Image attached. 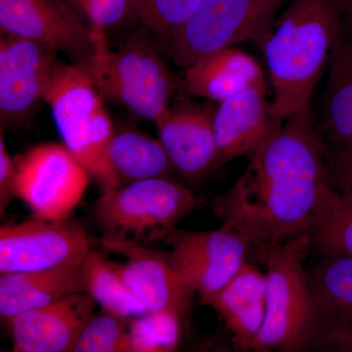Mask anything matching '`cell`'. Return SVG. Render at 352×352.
<instances>
[{"instance_id": "cell-16", "label": "cell", "mask_w": 352, "mask_h": 352, "mask_svg": "<svg viewBox=\"0 0 352 352\" xmlns=\"http://www.w3.org/2000/svg\"><path fill=\"white\" fill-rule=\"evenodd\" d=\"M266 85H254L220 102L215 109V160L212 171L252 155L283 122L273 119Z\"/></svg>"}, {"instance_id": "cell-4", "label": "cell", "mask_w": 352, "mask_h": 352, "mask_svg": "<svg viewBox=\"0 0 352 352\" xmlns=\"http://www.w3.org/2000/svg\"><path fill=\"white\" fill-rule=\"evenodd\" d=\"M101 31L92 30L96 48L94 56L78 65L87 72L101 96L155 122L170 107L175 87L170 69L144 36H133L111 52Z\"/></svg>"}, {"instance_id": "cell-9", "label": "cell", "mask_w": 352, "mask_h": 352, "mask_svg": "<svg viewBox=\"0 0 352 352\" xmlns=\"http://www.w3.org/2000/svg\"><path fill=\"white\" fill-rule=\"evenodd\" d=\"M92 242L85 227L68 220L34 219L0 228V273L29 272L82 264Z\"/></svg>"}, {"instance_id": "cell-11", "label": "cell", "mask_w": 352, "mask_h": 352, "mask_svg": "<svg viewBox=\"0 0 352 352\" xmlns=\"http://www.w3.org/2000/svg\"><path fill=\"white\" fill-rule=\"evenodd\" d=\"M50 46L1 34L0 113L2 122H21L44 100L61 61Z\"/></svg>"}, {"instance_id": "cell-8", "label": "cell", "mask_w": 352, "mask_h": 352, "mask_svg": "<svg viewBox=\"0 0 352 352\" xmlns=\"http://www.w3.org/2000/svg\"><path fill=\"white\" fill-rule=\"evenodd\" d=\"M14 164L16 198L39 219H68L87 191L89 173L65 144L34 146Z\"/></svg>"}, {"instance_id": "cell-22", "label": "cell", "mask_w": 352, "mask_h": 352, "mask_svg": "<svg viewBox=\"0 0 352 352\" xmlns=\"http://www.w3.org/2000/svg\"><path fill=\"white\" fill-rule=\"evenodd\" d=\"M107 155L122 183L168 177L175 170L161 141L135 131L115 132Z\"/></svg>"}, {"instance_id": "cell-17", "label": "cell", "mask_w": 352, "mask_h": 352, "mask_svg": "<svg viewBox=\"0 0 352 352\" xmlns=\"http://www.w3.org/2000/svg\"><path fill=\"white\" fill-rule=\"evenodd\" d=\"M212 107L184 103L166 109L155 124L175 170L190 183H200L212 171L215 153Z\"/></svg>"}, {"instance_id": "cell-24", "label": "cell", "mask_w": 352, "mask_h": 352, "mask_svg": "<svg viewBox=\"0 0 352 352\" xmlns=\"http://www.w3.org/2000/svg\"><path fill=\"white\" fill-rule=\"evenodd\" d=\"M308 235L321 256H352V193L340 194Z\"/></svg>"}, {"instance_id": "cell-33", "label": "cell", "mask_w": 352, "mask_h": 352, "mask_svg": "<svg viewBox=\"0 0 352 352\" xmlns=\"http://www.w3.org/2000/svg\"><path fill=\"white\" fill-rule=\"evenodd\" d=\"M88 1H89V0H78V4L82 6V9L87 6Z\"/></svg>"}, {"instance_id": "cell-14", "label": "cell", "mask_w": 352, "mask_h": 352, "mask_svg": "<svg viewBox=\"0 0 352 352\" xmlns=\"http://www.w3.org/2000/svg\"><path fill=\"white\" fill-rule=\"evenodd\" d=\"M307 271L310 324L307 349H332L352 335V256L331 254Z\"/></svg>"}, {"instance_id": "cell-2", "label": "cell", "mask_w": 352, "mask_h": 352, "mask_svg": "<svg viewBox=\"0 0 352 352\" xmlns=\"http://www.w3.org/2000/svg\"><path fill=\"white\" fill-rule=\"evenodd\" d=\"M340 0H294L273 25L263 46L277 122L310 113V100L324 66L344 34Z\"/></svg>"}, {"instance_id": "cell-21", "label": "cell", "mask_w": 352, "mask_h": 352, "mask_svg": "<svg viewBox=\"0 0 352 352\" xmlns=\"http://www.w3.org/2000/svg\"><path fill=\"white\" fill-rule=\"evenodd\" d=\"M319 135L326 146L352 138V34H342L330 59Z\"/></svg>"}, {"instance_id": "cell-34", "label": "cell", "mask_w": 352, "mask_h": 352, "mask_svg": "<svg viewBox=\"0 0 352 352\" xmlns=\"http://www.w3.org/2000/svg\"><path fill=\"white\" fill-rule=\"evenodd\" d=\"M340 4H342V6H346V4L349 3V2H351L352 0H340Z\"/></svg>"}, {"instance_id": "cell-13", "label": "cell", "mask_w": 352, "mask_h": 352, "mask_svg": "<svg viewBox=\"0 0 352 352\" xmlns=\"http://www.w3.org/2000/svg\"><path fill=\"white\" fill-rule=\"evenodd\" d=\"M3 34L38 41L83 64L94 56L95 38L61 0H0Z\"/></svg>"}, {"instance_id": "cell-29", "label": "cell", "mask_w": 352, "mask_h": 352, "mask_svg": "<svg viewBox=\"0 0 352 352\" xmlns=\"http://www.w3.org/2000/svg\"><path fill=\"white\" fill-rule=\"evenodd\" d=\"M132 0H89L83 10L94 24V29L117 24L126 16Z\"/></svg>"}, {"instance_id": "cell-15", "label": "cell", "mask_w": 352, "mask_h": 352, "mask_svg": "<svg viewBox=\"0 0 352 352\" xmlns=\"http://www.w3.org/2000/svg\"><path fill=\"white\" fill-rule=\"evenodd\" d=\"M96 305L89 294H73L3 321L10 329L14 351H74Z\"/></svg>"}, {"instance_id": "cell-30", "label": "cell", "mask_w": 352, "mask_h": 352, "mask_svg": "<svg viewBox=\"0 0 352 352\" xmlns=\"http://www.w3.org/2000/svg\"><path fill=\"white\" fill-rule=\"evenodd\" d=\"M15 164L10 156L3 138H0V212L3 214L14 198V180H15Z\"/></svg>"}, {"instance_id": "cell-25", "label": "cell", "mask_w": 352, "mask_h": 352, "mask_svg": "<svg viewBox=\"0 0 352 352\" xmlns=\"http://www.w3.org/2000/svg\"><path fill=\"white\" fill-rule=\"evenodd\" d=\"M182 319L166 311L147 312L129 320L131 352L175 351L182 335Z\"/></svg>"}, {"instance_id": "cell-20", "label": "cell", "mask_w": 352, "mask_h": 352, "mask_svg": "<svg viewBox=\"0 0 352 352\" xmlns=\"http://www.w3.org/2000/svg\"><path fill=\"white\" fill-rule=\"evenodd\" d=\"M254 85H266L256 60L233 47L201 57L186 68L183 88L188 94L223 101Z\"/></svg>"}, {"instance_id": "cell-31", "label": "cell", "mask_w": 352, "mask_h": 352, "mask_svg": "<svg viewBox=\"0 0 352 352\" xmlns=\"http://www.w3.org/2000/svg\"><path fill=\"white\" fill-rule=\"evenodd\" d=\"M335 351L352 352V335L342 340L333 349Z\"/></svg>"}, {"instance_id": "cell-3", "label": "cell", "mask_w": 352, "mask_h": 352, "mask_svg": "<svg viewBox=\"0 0 352 352\" xmlns=\"http://www.w3.org/2000/svg\"><path fill=\"white\" fill-rule=\"evenodd\" d=\"M44 101L50 106L65 145L98 182L103 192L120 188L122 182L107 155L115 129L87 72L80 65L61 62Z\"/></svg>"}, {"instance_id": "cell-19", "label": "cell", "mask_w": 352, "mask_h": 352, "mask_svg": "<svg viewBox=\"0 0 352 352\" xmlns=\"http://www.w3.org/2000/svg\"><path fill=\"white\" fill-rule=\"evenodd\" d=\"M82 264L1 274L0 316L2 320L50 305L73 294L87 293Z\"/></svg>"}, {"instance_id": "cell-27", "label": "cell", "mask_w": 352, "mask_h": 352, "mask_svg": "<svg viewBox=\"0 0 352 352\" xmlns=\"http://www.w3.org/2000/svg\"><path fill=\"white\" fill-rule=\"evenodd\" d=\"M201 0H132V7L150 31L166 41L190 19Z\"/></svg>"}, {"instance_id": "cell-5", "label": "cell", "mask_w": 352, "mask_h": 352, "mask_svg": "<svg viewBox=\"0 0 352 352\" xmlns=\"http://www.w3.org/2000/svg\"><path fill=\"white\" fill-rule=\"evenodd\" d=\"M197 205L187 187L168 177L152 178L103 192L92 214L103 237L147 245L164 240Z\"/></svg>"}, {"instance_id": "cell-12", "label": "cell", "mask_w": 352, "mask_h": 352, "mask_svg": "<svg viewBox=\"0 0 352 352\" xmlns=\"http://www.w3.org/2000/svg\"><path fill=\"white\" fill-rule=\"evenodd\" d=\"M102 245L126 258V263L116 264V270L148 312H170L182 320L186 316L196 293L173 267L168 252L120 238L103 237Z\"/></svg>"}, {"instance_id": "cell-26", "label": "cell", "mask_w": 352, "mask_h": 352, "mask_svg": "<svg viewBox=\"0 0 352 352\" xmlns=\"http://www.w3.org/2000/svg\"><path fill=\"white\" fill-rule=\"evenodd\" d=\"M129 319L103 311L94 315L85 326L75 352H131Z\"/></svg>"}, {"instance_id": "cell-18", "label": "cell", "mask_w": 352, "mask_h": 352, "mask_svg": "<svg viewBox=\"0 0 352 352\" xmlns=\"http://www.w3.org/2000/svg\"><path fill=\"white\" fill-rule=\"evenodd\" d=\"M201 302L222 317L241 351H251L265 318V273L245 258L223 288Z\"/></svg>"}, {"instance_id": "cell-7", "label": "cell", "mask_w": 352, "mask_h": 352, "mask_svg": "<svg viewBox=\"0 0 352 352\" xmlns=\"http://www.w3.org/2000/svg\"><path fill=\"white\" fill-rule=\"evenodd\" d=\"M287 0H201L190 19L166 39L168 54L188 68L206 55L252 41L263 48Z\"/></svg>"}, {"instance_id": "cell-23", "label": "cell", "mask_w": 352, "mask_h": 352, "mask_svg": "<svg viewBox=\"0 0 352 352\" xmlns=\"http://www.w3.org/2000/svg\"><path fill=\"white\" fill-rule=\"evenodd\" d=\"M82 272L85 292L103 311L129 320L147 314L144 305L118 274L116 264L100 252H89L82 264Z\"/></svg>"}, {"instance_id": "cell-1", "label": "cell", "mask_w": 352, "mask_h": 352, "mask_svg": "<svg viewBox=\"0 0 352 352\" xmlns=\"http://www.w3.org/2000/svg\"><path fill=\"white\" fill-rule=\"evenodd\" d=\"M250 157L239 179L215 197L212 212L264 263L278 245L311 232L340 195L310 113L282 122Z\"/></svg>"}, {"instance_id": "cell-6", "label": "cell", "mask_w": 352, "mask_h": 352, "mask_svg": "<svg viewBox=\"0 0 352 352\" xmlns=\"http://www.w3.org/2000/svg\"><path fill=\"white\" fill-rule=\"evenodd\" d=\"M308 234L278 245L266 259V314L252 351L296 352L308 346L310 291Z\"/></svg>"}, {"instance_id": "cell-10", "label": "cell", "mask_w": 352, "mask_h": 352, "mask_svg": "<svg viewBox=\"0 0 352 352\" xmlns=\"http://www.w3.org/2000/svg\"><path fill=\"white\" fill-rule=\"evenodd\" d=\"M163 241L171 248L168 256L173 267L201 302L232 279L249 250L240 235L222 227L212 231L175 229Z\"/></svg>"}, {"instance_id": "cell-32", "label": "cell", "mask_w": 352, "mask_h": 352, "mask_svg": "<svg viewBox=\"0 0 352 352\" xmlns=\"http://www.w3.org/2000/svg\"><path fill=\"white\" fill-rule=\"evenodd\" d=\"M342 12L346 16L347 22H349V34H352V1L342 6Z\"/></svg>"}, {"instance_id": "cell-28", "label": "cell", "mask_w": 352, "mask_h": 352, "mask_svg": "<svg viewBox=\"0 0 352 352\" xmlns=\"http://www.w3.org/2000/svg\"><path fill=\"white\" fill-rule=\"evenodd\" d=\"M326 161L333 189L340 195L352 193V138L326 146Z\"/></svg>"}]
</instances>
